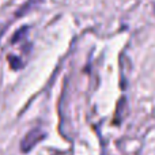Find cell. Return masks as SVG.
Listing matches in <instances>:
<instances>
[{"instance_id": "1", "label": "cell", "mask_w": 155, "mask_h": 155, "mask_svg": "<svg viewBox=\"0 0 155 155\" xmlns=\"http://www.w3.org/2000/svg\"><path fill=\"white\" fill-rule=\"evenodd\" d=\"M42 137H44V132L41 131V129H33V131H30L29 134L25 136L23 142H22V150L29 151L30 148H31L37 142H40Z\"/></svg>"}]
</instances>
